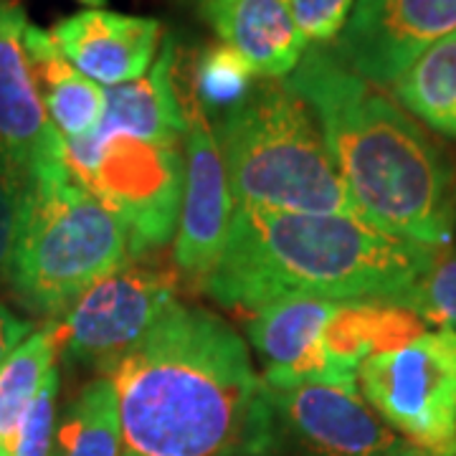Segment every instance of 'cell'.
Returning a JSON list of instances; mask_svg holds the SVG:
<instances>
[{"mask_svg":"<svg viewBox=\"0 0 456 456\" xmlns=\"http://www.w3.org/2000/svg\"><path fill=\"white\" fill-rule=\"evenodd\" d=\"M119 456H272L279 426L241 338L173 302L114 362Z\"/></svg>","mask_w":456,"mask_h":456,"instance_id":"cell-1","label":"cell"},{"mask_svg":"<svg viewBox=\"0 0 456 456\" xmlns=\"http://www.w3.org/2000/svg\"><path fill=\"white\" fill-rule=\"evenodd\" d=\"M284 84L314 114L362 221L413 244L454 236L452 170L411 117L327 46H307Z\"/></svg>","mask_w":456,"mask_h":456,"instance_id":"cell-2","label":"cell"},{"mask_svg":"<svg viewBox=\"0 0 456 456\" xmlns=\"http://www.w3.org/2000/svg\"><path fill=\"white\" fill-rule=\"evenodd\" d=\"M436 259L439 248L353 216L233 206L226 248L200 287L248 312L284 297L398 305Z\"/></svg>","mask_w":456,"mask_h":456,"instance_id":"cell-3","label":"cell"},{"mask_svg":"<svg viewBox=\"0 0 456 456\" xmlns=\"http://www.w3.org/2000/svg\"><path fill=\"white\" fill-rule=\"evenodd\" d=\"M236 206L362 218L310 107L284 82H264L213 130Z\"/></svg>","mask_w":456,"mask_h":456,"instance_id":"cell-4","label":"cell"},{"mask_svg":"<svg viewBox=\"0 0 456 456\" xmlns=\"http://www.w3.org/2000/svg\"><path fill=\"white\" fill-rule=\"evenodd\" d=\"M127 254L122 224L77 180L28 185L8 279L28 310L61 317Z\"/></svg>","mask_w":456,"mask_h":456,"instance_id":"cell-5","label":"cell"},{"mask_svg":"<svg viewBox=\"0 0 456 456\" xmlns=\"http://www.w3.org/2000/svg\"><path fill=\"white\" fill-rule=\"evenodd\" d=\"M64 150L71 178L122 224L134 256L173 241L185 196L180 147L92 132L64 140Z\"/></svg>","mask_w":456,"mask_h":456,"instance_id":"cell-6","label":"cell"},{"mask_svg":"<svg viewBox=\"0 0 456 456\" xmlns=\"http://www.w3.org/2000/svg\"><path fill=\"white\" fill-rule=\"evenodd\" d=\"M365 403L428 456H456V332H424L360 365Z\"/></svg>","mask_w":456,"mask_h":456,"instance_id":"cell-7","label":"cell"},{"mask_svg":"<svg viewBox=\"0 0 456 456\" xmlns=\"http://www.w3.org/2000/svg\"><path fill=\"white\" fill-rule=\"evenodd\" d=\"M175 302V279L142 266H122L94 284L53 327L66 362L110 373Z\"/></svg>","mask_w":456,"mask_h":456,"instance_id":"cell-8","label":"cell"},{"mask_svg":"<svg viewBox=\"0 0 456 456\" xmlns=\"http://www.w3.org/2000/svg\"><path fill=\"white\" fill-rule=\"evenodd\" d=\"M454 31L456 0H355L332 53L365 82L391 86Z\"/></svg>","mask_w":456,"mask_h":456,"instance_id":"cell-9","label":"cell"},{"mask_svg":"<svg viewBox=\"0 0 456 456\" xmlns=\"http://www.w3.org/2000/svg\"><path fill=\"white\" fill-rule=\"evenodd\" d=\"M28 18L23 8L0 0V158L16 167L31 185L66 183L64 137L51 125L36 92L23 31Z\"/></svg>","mask_w":456,"mask_h":456,"instance_id":"cell-10","label":"cell"},{"mask_svg":"<svg viewBox=\"0 0 456 456\" xmlns=\"http://www.w3.org/2000/svg\"><path fill=\"white\" fill-rule=\"evenodd\" d=\"M264 393L279 431L305 456H391L406 444L365 403L358 386H264Z\"/></svg>","mask_w":456,"mask_h":456,"instance_id":"cell-11","label":"cell"},{"mask_svg":"<svg viewBox=\"0 0 456 456\" xmlns=\"http://www.w3.org/2000/svg\"><path fill=\"white\" fill-rule=\"evenodd\" d=\"M185 132V196L175 233V266L183 277L203 284L218 264L231 231L233 196L228 188L224 158L208 114L193 94L183 99Z\"/></svg>","mask_w":456,"mask_h":456,"instance_id":"cell-12","label":"cell"},{"mask_svg":"<svg viewBox=\"0 0 456 456\" xmlns=\"http://www.w3.org/2000/svg\"><path fill=\"white\" fill-rule=\"evenodd\" d=\"M160 20L102 8L61 18L51 38L69 64L99 86H122L145 77L160 46Z\"/></svg>","mask_w":456,"mask_h":456,"instance_id":"cell-13","label":"cell"},{"mask_svg":"<svg viewBox=\"0 0 456 456\" xmlns=\"http://www.w3.org/2000/svg\"><path fill=\"white\" fill-rule=\"evenodd\" d=\"M338 305L314 297H284L254 312L246 335L264 360L261 383L266 388L330 383L322 338Z\"/></svg>","mask_w":456,"mask_h":456,"instance_id":"cell-14","label":"cell"},{"mask_svg":"<svg viewBox=\"0 0 456 456\" xmlns=\"http://www.w3.org/2000/svg\"><path fill=\"white\" fill-rule=\"evenodd\" d=\"M196 13L208 26L221 44L236 49L251 69L279 79L289 77L307 44L297 31L284 0H191Z\"/></svg>","mask_w":456,"mask_h":456,"instance_id":"cell-15","label":"cell"},{"mask_svg":"<svg viewBox=\"0 0 456 456\" xmlns=\"http://www.w3.org/2000/svg\"><path fill=\"white\" fill-rule=\"evenodd\" d=\"M94 132L132 134L158 145L180 147L188 132L185 104L175 89V38L167 33L152 66L137 82L104 89V117Z\"/></svg>","mask_w":456,"mask_h":456,"instance_id":"cell-16","label":"cell"},{"mask_svg":"<svg viewBox=\"0 0 456 456\" xmlns=\"http://www.w3.org/2000/svg\"><path fill=\"white\" fill-rule=\"evenodd\" d=\"M424 320L393 302H340L325 327L330 383L358 386V370L375 353L398 350L424 335Z\"/></svg>","mask_w":456,"mask_h":456,"instance_id":"cell-17","label":"cell"},{"mask_svg":"<svg viewBox=\"0 0 456 456\" xmlns=\"http://www.w3.org/2000/svg\"><path fill=\"white\" fill-rule=\"evenodd\" d=\"M23 51L36 92L59 134L77 140L97 130L104 117V89L69 64L51 33L33 23L23 31Z\"/></svg>","mask_w":456,"mask_h":456,"instance_id":"cell-18","label":"cell"},{"mask_svg":"<svg viewBox=\"0 0 456 456\" xmlns=\"http://www.w3.org/2000/svg\"><path fill=\"white\" fill-rule=\"evenodd\" d=\"M391 89L393 97L431 130L456 137V31L408 66Z\"/></svg>","mask_w":456,"mask_h":456,"instance_id":"cell-19","label":"cell"},{"mask_svg":"<svg viewBox=\"0 0 456 456\" xmlns=\"http://www.w3.org/2000/svg\"><path fill=\"white\" fill-rule=\"evenodd\" d=\"M122 428L112 380L104 375L84 386L66 406L53 434L51 456H119Z\"/></svg>","mask_w":456,"mask_h":456,"instance_id":"cell-20","label":"cell"},{"mask_svg":"<svg viewBox=\"0 0 456 456\" xmlns=\"http://www.w3.org/2000/svg\"><path fill=\"white\" fill-rule=\"evenodd\" d=\"M59 342L53 327L31 332L0 368V452L13 456L18 426L46 375L56 368Z\"/></svg>","mask_w":456,"mask_h":456,"instance_id":"cell-21","label":"cell"},{"mask_svg":"<svg viewBox=\"0 0 456 456\" xmlns=\"http://www.w3.org/2000/svg\"><path fill=\"white\" fill-rule=\"evenodd\" d=\"M256 71L244 56L226 44H213L198 56L193 71V97L203 112L216 110L226 114L239 107L256 86Z\"/></svg>","mask_w":456,"mask_h":456,"instance_id":"cell-22","label":"cell"},{"mask_svg":"<svg viewBox=\"0 0 456 456\" xmlns=\"http://www.w3.org/2000/svg\"><path fill=\"white\" fill-rule=\"evenodd\" d=\"M398 305L424 322L456 332V254L446 259L439 256Z\"/></svg>","mask_w":456,"mask_h":456,"instance_id":"cell-23","label":"cell"},{"mask_svg":"<svg viewBox=\"0 0 456 456\" xmlns=\"http://www.w3.org/2000/svg\"><path fill=\"white\" fill-rule=\"evenodd\" d=\"M56 398H59V370L53 368L18 426L13 456H51L53 434H56Z\"/></svg>","mask_w":456,"mask_h":456,"instance_id":"cell-24","label":"cell"},{"mask_svg":"<svg viewBox=\"0 0 456 456\" xmlns=\"http://www.w3.org/2000/svg\"><path fill=\"white\" fill-rule=\"evenodd\" d=\"M284 5L307 46H327L338 41L355 0H284Z\"/></svg>","mask_w":456,"mask_h":456,"instance_id":"cell-25","label":"cell"},{"mask_svg":"<svg viewBox=\"0 0 456 456\" xmlns=\"http://www.w3.org/2000/svg\"><path fill=\"white\" fill-rule=\"evenodd\" d=\"M28 185L31 183L16 167H11L0 158V274H8L11 266Z\"/></svg>","mask_w":456,"mask_h":456,"instance_id":"cell-26","label":"cell"},{"mask_svg":"<svg viewBox=\"0 0 456 456\" xmlns=\"http://www.w3.org/2000/svg\"><path fill=\"white\" fill-rule=\"evenodd\" d=\"M28 335H31V322L0 305V368Z\"/></svg>","mask_w":456,"mask_h":456,"instance_id":"cell-27","label":"cell"},{"mask_svg":"<svg viewBox=\"0 0 456 456\" xmlns=\"http://www.w3.org/2000/svg\"><path fill=\"white\" fill-rule=\"evenodd\" d=\"M391 456H428V454H424V452H421V449H416V446H411V444H403V446H401V449H398V452H393Z\"/></svg>","mask_w":456,"mask_h":456,"instance_id":"cell-28","label":"cell"},{"mask_svg":"<svg viewBox=\"0 0 456 456\" xmlns=\"http://www.w3.org/2000/svg\"><path fill=\"white\" fill-rule=\"evenodd\" d=\"M79 3H86V5H92V8H99L104 0H79Z\"/></svg>","mask_w":456,"mask_h":456,"instance_id":"cell-29","label":"cell"},{"mask_svg":"<svg viewBox=\"0 0 456 456\" xmlns=\"http://www.w3.org/2000/svg\"><path fill=\"white\" fill-rule=\"evenodd\" d=\"M454 216H456V185H454Z\"/></svg>","mask_w":456,"mask_h":456,"instance_id":"cell-30","label":"cell"},{"mask_svg":"<svg viewBox=\"0 0 456 456\" xmlns=\"http://www.w3.org/2000/svg\"><path fill=\"white\" fill-rule=\"evenodd\" d=\"M0 456H5V454H3V452H0Z\"/></svg>","mask_w":456,"mask_h":456,"instance_id":"cell-31","label":"cell"}]
</instances>
